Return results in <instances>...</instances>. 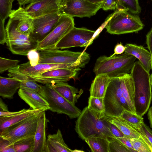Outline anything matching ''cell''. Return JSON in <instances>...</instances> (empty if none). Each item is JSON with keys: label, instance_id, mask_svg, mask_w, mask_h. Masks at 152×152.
I'll list each match as a JSON object with an SVG mask.
<instances>
[{"label": "cell", "instance_id": "6da1fadb", "mask_svg": "<svg viewBox=\"0 0 152 152\" xmlns=\"http://www.w3.org/2000/svg\"><path fill=\"white\" fill-rule=\"evenodd\" d=\"M110 117L85 107L77 117L75 130L79 137L86 139L94 137H115L110 130Z\"/></svg>", "mask_w": 152, "mask_h": 152}, {"label": "cell", "instance_id": "7a4b0ae2", "mask_svg": "<svg viewBox=\"0 0 152 152\" xmlns=\"http://www.w3.org/2000/svg\"><path fill=\"white\" fill-rule=\"evenodd\" d=\"M130 74L133 78L134 86L135 113L139 116L142 117L148 111L152 101L150 75L139 61L135 62Z\"/></svg>", "mask_w": 152, "mask_h": 152}, {"label": "cell", "instance_id": "3957f363", "mask_svg": "<svg viewBox=\"0 0 152 152\" xmlns=\"http://www.w3.org/2000/svg\"><path fill=\"white\" fill-rule=\"evenodd\" d=\"M136 59L134 56L124 53L108 57L102 56L96 59L93 71L96 75L105 74L110 78L130 74Z\"/></svg>", "mask_w": 152, "mask_h": 152}, {"label": "cell", "instance_id": "277c9868", "mask_svg": "<svg viewBox=\"0 0 152 152\" xmlns=\"http://www.w3.org/2000/svg\"><path fill=\"white\" fill-rule=\"evenodd\" d=\"M144 24L137 15L127 11H115L108 19L104 28L111 34L137 33L143 29Z\"/></svg>", "mask_w": 152, "mask_h": 152}, {"label": "cell", "instance_id": "5b68a950", "mask_svg": "<svg viewBox=\"0 0 152 152\" xmlns=\"http://www.w3.org/2000/svg\"><path fill=\"white\" fill-rule=\"evenodd\" d=\"M38 64H69L84 68L89 62V54L85 52H74L57 48L39 50Z\"/></svg>", "mask_w": 152, "mask_h": 152}, {"label": "cell", "instance_id": "8992f818", "mask_svg": "<svg viewBox=\"0 0 152 152\" xmlns=\"http://www.w3.org/2000/svg\"><path fill=\"white\" fill-rule=\"evenodd\" d=\"M104 102V113L110 117H119L125 110L132 112L129 105L123 96L118 77L111 78L107 88Z\"/></svg>", "mask_w": 152, "mask_h": 152}, {"label": "cell", "instance_id": "52a82bcc", "mask_svg": "<svg viewBox=\"0 0 152 152\" xmlns=\"http://www.w3.org/2000/svg\"><path fill=\"white\" fill-rule=\"evenodd\" d=\"M16 26V20L9 18L5 28L7 45L13 54L27 56L29 51L36 50L38 42L18 31Z\"/></svg>", "mask_w": 152, "mask_h": 152}, {"label": "cell", "instance_id": "ba28073f", "mask_svg": "<svg viewBox=\"0 0 152 152\" xmlns=\"http://www.w3.org/2000/svg\"><path fill=\"white\" fill-rule=\"evenodd\" d=\"M39 93L49 104L51 111L66 115L70 118H77L80 115L81 110L62 96L51 84L42 86Z\"/></svg>", "mask_w": 152, "mask_h": 152}, {"label": "cell", "instance_id": "9c48e42d", "mask_svg": "<svg viewBox=\"0 0 152 152\" xmlns=\"http://www.w3.org/2000/svg\"><path fill=\"white\" fill-rule=\"evenodd\" d=\"M44 111L4 129L0 132V137L14 144L22 139L34 136L39 119Z\"/></svg>", "mask_w": 152, "mask_h": 152}, {"label": "cell", "instance_id": "30bf717a", "mask_svg": "<svg viewBox=\"0 0 152 152\" xmlns=\"http://www.w3.org/2000/svg\"><path fill=\"white\" fill-rule=\"evenodd\" d=\"M75 27L73 17L61 14L56 26L42 41L38 43L36 50L56 48L58 42Z\"/></svg>", "mask_w": 152, "mask_h": 152}, {"label": "cell", "instance_id": "8fae6325", "mask_svg": "<svg viewBox=\"0 0 152 152\" xmlns=\"http://www.w3.org/2000/svg\"><path fill=\"white\" fill-rule=\"evenodd\" d=\"M103 2H93L88 0H66L59 12L72 17H90L102 8Z\"/></svg>", "mask_w": 152, "mask_h": 152}, {"label": "cell", "instance_id": "7c38bea8", "mask_svg": "<svg viewBox=\"0 0 152 152\" xmlns=\"http://www.w3.org/2000/svg\"><path fill=\"white\" fill-rule=\"evenodd\" d=\"M60 12L48 14L34 18L30 37L38 43L54 29L61 16Z\"/></svg>", "mask_w": 152, "mask_h": 152}, {"label": "cell", "instance_id": "4fadbf2b", "mask_svg": "<svg viewBox=\"0 0 152 152\" xmlns=\"http://www.w3.org/2000/svg\"><path fill=\"white\" fill-rule=\"evenodd\" d=\"M80 68H59L52 69L36 76L23 75L25 79L34 80L43 84H52L66 82L75 77Z\"/></svg>", "mask_w": 152, "mask_h": 152}, {"label": "cell", "instance_id": "5bb4252c", "mask_svg": "<svg viewBox=\"0 0 152 152\" xmlns=\"http://www.w3.org/2000/svg\"><path fill=\"white\" fill-rule=\"evenodd\" d=\"M80 68L69 64H38L34 66H31L29 61L13 68L20 74L28 76H36L52 69L59 68Z\"/></svg>", "mask_w": 152, "mask_h": 152}, {"label": "cell", "instance_id": "9a60e30c", "mask_svg": "<svg viewBox=\"0 0 152 152\" xmlns=\"http://www.w3.org/2000/svg\"><path fill=\"white\" fill-rule=\"evenodd\" d=\"M28 4L25 9L33 18L48 14L60 12L56 0H43Z\"/></svg>", "mask_w": 152, "mask_h": 152}, {"label": "cell", "instance_id": "2e32d148", "mask_svg": "<svg viewBox=\"0 0 152 152\" xmlns=\"http://www.w3.org/2000/svg\"><path fill=\"white\" fill-rule=\"evenodd\" d=\"M9 17L16 20V29L18 31L30 36L32 31L34 18L24 8L20 6L17 10H12Z\"/></svg>", "mask_w": 152, "mask_h": 152}, {"label": "cell", "instance_id": "e0dca14e", "mask_svg": "<svg viewBox=\"0 0 152 152\" xmlns=\"http://www.w3.org/2000/svg\"><path fill=\"white\" fill-rule=\"evenodd\" d=\"M93 31L85 28L74 27L58 42L56 48L63 49L79 47L80 39Z\"/></svg>", "mask_w": 152, "mask_h": 152}, {"label": "cell", "instance_id": "ac0fdd59", "mask_svg": "<svg viewBox=\"0 0 152 152\" xmlns=\"http://www.w3.org/2000/svg\"><path fill=\"white\" fill-rule=\"evenodd\" d=\"M45 111H43L39 119L34 136V148L33 152H48L46 138V129L48 122Z\"/></svg>", "mask_w": 152, "mask_h": 152}, {"label": "cell", "instance_id": "d6986e66", "mask_svg": "<svg viewBox=\"0 0 152 152\" xmlns=\"http://www.w3.org/2000/svg\"><path fill=\"white\" fill-rule=\"evenodd\" d=\"M18 94L20 97L32 109L49 110V104L38 92L20 88Z\"/></svg>", "mask_w": 152, "mask_h": 152}, {"label": "cell", "instance_id": "ffe728a7", "mask_svg": "<svg viewBox=\"0 0 152 152\" xmlns=\"http://www.w3.org/2000/svg\"><path fill=\"white\" fill-rule=\"evenodd\" d=\"M124 52L131 55L137 58L144 68L150 72L151 69L152 57L149 51L143 46L136 44L127 43L125 45Z\"/></svg>", "mask_w": 152, "mask_h": 152}, {"label": "cell", "instance_id": "44dd1931", "mask_svg": "<svg viewBox=\"0 0 152 152\" xmlns=\"http://www.w3.org/2000/svg\"><path fill=\"white\" fill-rule=\"evenodd\" d=\"M118 77L120 81V86L123 96L128 102L132 112L136 113L134 99L135 89L133 78L130 74L120 75Z\"/></svg>", "mask_w": 152, "mask_h": 152}, {"label": "cell", "instance_id": "7402d4cb", "mask_svg": "<svg viewBox=\"0 0 152 152\" xmlns=\"http://www.w3.org/2000/svg\"><path fill=\"white\" fill-rule=\"evenodd\" d=\"M44 110L26 109L19 111L18 113L13 115L0 117V132L4 129L15 124Z\"/></svg>", "mask_w": 152, "mask_h": 152}, {"label": "cell", "instance_id": "603a6c76", "mask_svg": "<svg viewBox=\"0 0 152 152\" xmlns=\"http://www.w3.org/2000/svg\"><path fill=\"white\" fill-rule=\"evenodd\" d=\"M52 86L62 96L72 104L75 105L77 102L83 91L69 85L66 82L51 84Z\"/></svg>", "mask_w": 152, "mask_h": 152}, {"label": "cell", "instance_id": "cb8c5ba5", "mask_svg": "<svg viewBox=\"0 0 152 152\" xmlns=\"http://www.w3.org/2000/svg\"><path fill=\"white\" fill-rule=\"evenodd\" d=\"M110 80L111 78L106 74L96 75L89 89L90 96L103 98Z\"/></svg>", "mask_w": 152, "mask_h": 152}, {"label": "cell", "instance_id": "d4e9b609", "mask_svg": "<svg viewBox=\"0 0 152 152\" xmlns=\"http://www.w3.org/2000/svg\"><path fill=\"white\" fill-rule=\"evenodd\" d=\"M48 152H73L65 143L61 132L58 129L56 133L48 135L47 138Z\"/></svg>", "mask_w": 152, "mask_h": 152}, {"label": "cell", "instance_id": "484cf974", "mask_svg": "<svg viewBox=\"0 0 152 152\" xmlns=\"http://www.w3.org/2000/svg\"><path fill=\"white\" fill-rule=\"evenodd\" d=\"M21 82L11 77H0V96L3 98L12 99L20 87Z\"/></svg>", "mask_w": 152, "mask_h": 152}, {"label": "cell", "instance_id": "4316f807", "mask_svg": "<svg viewBox=\"0 0 152 152\" xmlns=\"http://www.w3.org/2000/svg\"><path fill=\"white\" fill-rule=\"evenodd\" d=\"M110 117L111 122L121 131L125 137L131 139L141 137L135 128L125 120L119 117Z\"/></svg>", "mask_w": 152, "mask_h": 152}, {"label": "cell", "instance_id": "83f0119b", "mask_svg": "<svg viewBox=\"0 0 152 152\" xmlns=\"http://www.w3.org/2000/svg\"><path fill=\"white\" fill-rule=\"evenodd\" d=\"M92 152H109V142L107 139L94 137L85 140Z\"/></svg>", "mask_w": 152, "mask_h": 152}, {"label": "cell", "instance_id": "f1b7e54d", "mask_svg": "<svg viewBox=\"0 0 152 152\" xmlns=\"http://www.w3.org/2000/svg\"><path fill=\"white\" fill-rule=\"evenodd\" d=\"M118 4L115 11H125L138 15L141 11L138 0H117Z\"/></svg>", "mask_w": 152, "mask_h": 152}, {"label": "cell", "instance_id": "f546056e", "mask_svg": "<svg viewBox=\"0 0 152 152\" xmlns=\"http://www.w3.org/2000/svg\"><path fill=\"white\" fill-rule=\"evenodd\" d=\"M34 136L27 137L16 142L14 147L16 152H33Z\"/></svg>", "mask_w": 152, "mask_h": 152}, {"label": "cell", "instance_id": "4dcf8cb0", "mask_svg": "<svg viewBox=\"0 0 152 152\" xmlns=\"http://www.w3.org/2000/svg\"><path fill=\"white\" fill-rule=\"evenodd\" d=\"M90 109L95 111L104 113L105 107L103 98H98L90 96L88 98L87 106Z\"/></svg>", "mask_w": 152, "mask_h": 152}, {"label": "cell", "instance_id": "1f68e13d", "mask_svg": "<svg viewBox=\"0 0 152 152\" xmlns=\"http://www.w3.org/2000/svg\"><path fill=\"white\" fill-rule=\"evenodd\" d=\"M109 152H130L116 138L109 137Z\"/></svg>", "mask_w": 152, "mask_h": 152}, {"label": "cell", "instance_id": "d6a6232c", "mask_svg": "<svg viewBox=\"0 0 152 152\" xmlns=\"http://www.w3.org/2000/svg\"><path fill=\"white\" fill-rule=\"evenodd\" d=\"M132 125H139L143 122V118L131 112L125 110L119 116Z\"/></svg>", "mask_w": 152, "mask_h": 152}, {"label": "cell", "instance_id": "836d02e7", "mask_svg": "<svg viewBox=\"0 0 152 152\" xmlns=\"http://www.w3.org/2000/svg\"><path fill=\"white\" fill-rule=\"evenodd\" d=\"M12 3L10 0H0V18L5 20L9 17L12 10Z\"/></svg>", "mask_w": 152, "mask_h": 152}, {"label": "cell", "instance_id": "e575fe53", "mask_svg": "<svg viewBox=\"0 0 152 152\" xmlns=\"http://www.w3.org/2000/svg\"><path fill=\"white\" fill-rule=\"evenodd\" d=\"M130 140L132 146L137 152H151L149 146L141 137L138 138Z\"/></svg>", "mask_w": 152, "mask_h": 152}, {"label": "cell", "instance_id": "d590c367", "mask_svg": "<svg viewBox=\"0 0 152 152\" xmlns=\"http://www.w3.org/2000/svg\"><path fill=\"white\" fill-rule=\"evenodd\" d=\"M20 62L18 60H14L0 57V73L16 66Z\"/></svg>", "mask_w": 152, "mask_h": 152}, {"label": "cell", "instance_id": "8d00e7d4", "mask_svg": "<svg viewBox=\"0 0 152 152\" xmlns=\"http://www.w3.org/2000/svg\"><path fill=\"white\" fill-rule=\"evenodd\" d=\"M42 85L38 84L36 82L32 80L26 79L21 82L20 88L26 89L39 92Z\"/></svg>", "mask_w": 152, "mask_h": 152}, {"label": "cell", "instance_id": "74e56055", "mask_svg": "<svg viewBox=\"0 0 152 152\" xmlns=\"http://www.w3.org/2000/svg\"><path fill=\"white\" fill-rule=\"evenodd\" d=\"M0 152H16L14 144L0 137Z\"/></svg>", "mask_w": 152, "mask_h": 152}, {"label": "cell", "instance_id": "f35d334b", "mask_svg": "<svg viewBox=\"0 0 152 152\" xmlns=\"http://www.w3.org/2000/svg\"><path fill=\"white\" fill-rule=\"evenodd\" d=\"M38 50H32L28 53L27 56L31 65L34 66L39 64V56Z\"/></svg>", "mask_w": 152, "mask_h": 152}, {"label": "cell", "instance_id": "ab89813d", "mask_svg": "<svg viewBox=\"0 0 152 152\" xmlns=\"http://www.w3.org/2000/svg\"><path fill=\"white\" fill-rule=\"evenodd\" d=\"M118 4L117 0H104L102 8L105 11L109 10H115Z\"/></svg>", "mask_w": 152, "mask_h": 152}, {"label": "cell", "instance_id": "60d3db41", "mask_svg": "<svg viewBox=\"0 0 152 152\" xmlns=\"http://www.w3.org/2000/svg\"><path fill=\"white\" fill-rule=\"evenodd\" d=\"M5 21L0 18V44L3 45L6 42L7 32L4 27Z\"/></svg>", "mask_w": 152, "mask_h": 152}, {"label": "cell", "instance_id": "b9f144b4", "mask_svg": "<svg viewBox=\"0 0 152 152\" xmlns=\"http://www.w3.org/2000/svg\"><path fill=\"white\" fill-rule=\"evenodd\" d=\"M130 152H137L134 149L131 141L130 139L125 137L117 138Z\"/></svg>", "mask_w": 152, "mask_h": 152}, {"label": "cell", "instance_id": "7bdbcfd3", "mask_svg": "<svg viewBox=\"0 0 152 152\" xmlns=\"http://www.w3.org/2000/svg\"><path fill=\"white\" fill-rule=\"evenodd\" d=\"M140 125L145 136L152 145V130L144 122Z\"/></svg>", "mask_w": 152, "mask_h": 152}, {"label": "cell", "instance_id": "ee69618b", "mask_svg": "<svg viewBox=\"0 0 152 152\" xmlns=\"http://www.w3.org/2000/svg\"><path fill=\"white\" fill-rule=\"evenodd\" d=\"M110 130L112 134L116 138L125 137L121 131L111 122L110 124Z\"/></svg>", "mask_w": 152, "mask_h": 152}, {"label": "cell", "instance_id": "f6af8a7d", "mask_svg": "<svg viewBox=\"0 0 152 152\" xmlns=\"http://www.w3.org/2000/svg\"><path fill=\"white\" fill-rule=\"evenodd\" d=\"M146 44L147 48L152 56V27L146 35Z\"/></svg>", "mask_w": 152, "mask_h": 152}, {"label": "cell", "instance_id": "bcb514c9", "mask_svg": "<svg viewBox=\"0 0 152 152\" xmlns=\"http://www.w3.org/2000/svg\"><path fill=\"white\" fill-rule=\"evenodd\" d=\"M126 47L121 42L118 43L115 46L114 49V53L111 56L115 55H119L123 53L125 51Z\"/></svg>", "mask_w": 152, "mask_h": 152}, {"label": "cell", "instance_id": "7dc6e473", "mask_svg": "<svg viewBox=\"0 0 152 152\" xmlns=\"http://www.w3.org/2000/svg\"><path fill=\"white\" fill-rule=\"evenodd\" d=\"M147 116L149 121L150 127L152 128V105L149 107L148 110Z\"/></svg>", "mask_w": 152, "mask_h": 152}, {"label": "cell", "instance_id": "c3c4849f", "mask_svg": "<svg viewBox=\"0 0 152 152\" xmlns=\"http://www.w3.org/2000/svg\"><path fill=\"white\" fill-rule=\"evenodd\" d=\"M0 111H9L7 105L3 102L1 98L0 100Z\"/></svg>", "mask_w": 152, "mask_h": 152}, {"label": "cell", "instance_id": "681fc988", "mask_svg": "<svg viewBox=\"0 0 152 152\" xmlns=\"http://www.w3.org/2000/svg\"><path fill=\"white\" fill-rule=\"evenodd\" d=\"M66 0H56V3L58 7L59 11Z\"/></svg>", "mask_w": 152, "mask_h": 152}, {"label": "cell", "instance_id": "f907efd6", "mask_svg": "<svg viewBox=\"0 0 152 152\" xmlns=\"http://www.w3.org/2000/svg\"><path fill=\"white\" fill-rule=\"evenodd\" d=\"M30 0H18V3L20 6L22 5H25L26 4H27L28 2Z\"/></svg>", "mask_w": 152, "mask_h": 152}, {"label": "cell", "instance_id": "816d5d0a", "mask_svg": "<svg viewBox=\"0 0 152 152\" xmlns=\"http://www.w3.org/2000/svg\"><path fill=\"white\" fill-rule=\"evenodd\" d=\"M43 0H30L28 3V4H29L31 3H32L34 2H37L39 1Z\"/></svg>", "mask_w": 152, "mask_h": 152}, {"label": "cell", "instance_id": "f5cc1de1", "mask_svg": "<svg viewBox=\"0 0 152 152\" xmlns=\"http://www.w3.org/2000/svg\"><path fill=\"white\" fill-rule=\"evenodd\" d=\"M104 0H94V1L96 3H99L103 2Z\"/></svg>", "mask_w": 152, "mask_h": 152}, {"label": "cell", "instance_id": "db71d44e", "mask_svg": "<svg viewBox=\"0 0 152 152\" xmlns=\"http://www.w3.org/2000/svg\"><path fill=\"white\" fill-rule=\"evenodd\" d=\"M150 79L151 83L152 86V72L151 74L150 75Z\"/></svg>", "mask_w": 152, "mask_h": 152}, {"label": "cell", "instance_id": "11a10c76", "mask_svg": "<svg viewBox=\"0 0 152 152\" xmlns=\"http://www.w3.org/2000/svg\"><path fill=\"white\" fill-rule=\"evenodd\" d=\"M15 0H17V1H18V0H10V1H11V2L12 3H13V2L15 1Z\"/></svg>", "mask_w": 152, "mask_h": 152}, {"label": "cell", "instance_id": "9f6ffc18", "mask_svg": "<svg viewBox=\"0 0 152 152\" xmlns=\"http://www.w3.org/2000/svg\"><path fill=\"white\" fill-rule=\"evenodd\" d=\"M88 0L89 1H90L91 2H95L94 1V0Z\"/></svg>", "mask_w": 152, "mask_h": 152}, {"label": "cell", "instance_id": "6f0895ef", "mask_svg": "<svg viewBox=\"0 0 152 152\" xmlns=\"http://www.w3.org/2000/svg\"><path fill=\"white\" fill-rule=\"evenodd\" d=\"M152 66H151V68H152Z\"/></svg>", "mask_w": 152, "mask_h": 152}, {"label": "cell", "instance_id": "680465c9", "mask_svg": "<svg viewBox=\"0 0 152 152\" xmlns=\"http://www.w3.org/2000/svg\"><path fill=\"white\" fill-rule=\"evenodd\" d=\"M151 70H152V68H151Z\"/></svg>", "mask_w": 152, "mask_h": 152}, {"label": "cell", "instance_id": "91938a15", "mask_svg": "<svg viewBox=\"0 0 152 152\" xmlns=\"http://www.w3.org/2000/svg\"></svg>", "mask_w": 152, "mask_h": 152}]
</instances>
